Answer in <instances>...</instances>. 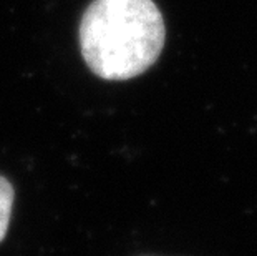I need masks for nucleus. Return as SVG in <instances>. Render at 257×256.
Listing matches in <instances>:
<instances>
[{
    "label": "nucleus",
    "mask_w": 257,
    "mask_h": 256,
    "mask_svg": "<svg viewBox=\"0 0 257 256\" xmlns=\"http://www.w3.org/2000/svg\"><path fill=\"white\" fill-rule=\"evenodd\" d=\"M165 20L153 0H93L80 24L86 65L103 80L146 72L165 45Z\"/></svg>",
    "instance_id": "1"
},
{
    "label": "nucleus",
    "mask_w": 257,
    "mask_h": 256,
    "mask_svg": "<svg viewBox=\"0 0 257 256\" xmlns=\"http://www.w3.org/2000/svg\"><path fill=\"white\" fill-rule=\"evenodd\" d=\"M14 203V188L7 178L0 177V241L7 235Z\"/></svg>",
    "instance_id": "2"
}]
</instances>
